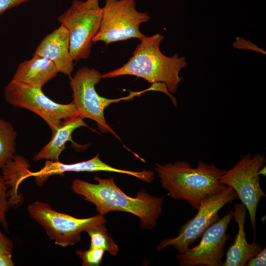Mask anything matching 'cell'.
I'll list each match as a JSON object with an SVG mask.
<instances>
[{"instance_id":"6da1fadb","label":"cell","mask_w":266,"mask_h":266,"mask_svg":"<svg viewBox=\"0 0 266 266\" xmlns=\"http://www.w3.org/2000/svg\"><path fill=\"white\" fill-rule=\"evenodd\" d=\"M97 183H91L81 179L73 180V192L93 203L97 212L103 215L111 211L130 213L139 219L140 228L154 229L163 209L164 198L153 196L142 189L135 197L128 196L116 184L113 177L93 178Z\"/></svg>"},{"instance_id":"7a4b0ae2","label":"cell","mask_w":266,"mask_h":266,"mask_svg":"<svg viewBox=\"0 0 266 266\" xmlns=\"http://www.w3.org/2000/svg\"><path fill=\"white\" fill-rule=\"evenodd\" d=\"M154 169L168 196L175 200L187 201L195 210L208 198L227 187L219 182L226 170L201 160L195 167L186 161L156 163Z\"/></svg>"},{"instance_id":"3957f363","label":"cell","mask_w":266,"mask_h":266,"mask_svg":"<svg viewBox=\"0 0 266 266\" xmlns=\"http://www.w3.org/2000/svg\"><path fill=\"white\" fill-rule=\"evenodd\" d=\"M164 38L160 33L144 35L128 62L119 68L102 74V78L133 75L151 83L164 84L169 93L175 94L182 80L179 73L188 64L185 57L177 53L167 57L161 52L160 44Z\"/></svg>"},{"instance_id":"277c9868","label":"cell","mask_w":266,"mask_h":266,"mask_svg":"<svg viewBox=\"0 0 266 266\" xmlns=\"http://www.w3.org/2000/svg\"><path fill=\"white\" fill-rule=\"evenodd\" d=\"M102 74L94 68L83 67L77 70L70 78L69 85L72 92V98L77 115L83 119H90L95 121L99 130L102 133H109L120 141V138L106 123L104 111L110 104L124 100H129L144 92L156 90L154 85L140 92H131L127 97L110 99L100 96L95 86L100 81Z\"/></svg>"},{"instance_id":"5b68a950","label":"cell","mask_w":266,"mask_h":266,"mask_svg":"<svg viewBox=\"0 0 266 266\" xmlns=\"http://www.w3.org/2000/svg\"><path fill=\"white\" fill-rule=\"evenodd\" d=\"M266 158L260 153L241 156L236 164L221 176L219 182L232 188L248 210L254 240H256V213L259 202L266 197L260 185L259 172L265 166Z\"/></svg>"},{"instance_id":"8992f818","label":"cell","mask_w":266,"mask_h":266,"mask_svg":"<svg viewBox=\"0 0 266 266\" xmlns=\"http://www.w3.org/2000/svg\"><path fill=\"white\" fill-rule=\"evenodd\" d=\"M28 211L31 218L44 228L50 239L62 247L75 245L81 241L83 232L107 222L101 214L77 218L56 211L50 204L39 201L29 204Z\"/></svg>"},{"instance_id":"52a82bcc","label":"cell","mask_w":266,"mask_h":266,"mask_svg":"<svg viewBox=\"0 0 266 266\" xmlns=\"http://www.w3.org/2000/svg\"><path fill=\"white\" fill-rule=\"evenodd\" d=\"M135 0H105L100 29L93 42L111 43L135 38L140 40L145 35L140 25L148 22L147 12L138 11Z\"/></svg>"},{"instance_id":"ba28073f","label":"cell","mask_w":266,"mask_h":266,"mask_svg":"<svg viewBox=\"0 0 266 266\" xmlns=\"http://www.w3.org/2000/svg\"><path fill=\"white\" fill-rule=\"evenodd\" d=\"M102 14V7L99 4L74 0L69 8L58 17L61 25L68 32L70 53L74 61L89 57Z\"/></svg>"},{"instance_id":"9c48e42d","label":"cell","mask_w":266,"mask_h":266,"mask_svg":"<svg viewBox=\"0 0 266 266\" xmlns=\"http://www.w3.org/2000/svg\"><path fill=\"white\" fill-rule=\"evenodd\" d=\"M4 98L12 106L36 114L48 124L52 133L63 121L77 115L73 102L61 104L47 97L42 88L19 85L10 81L4 89Z\"/></svg>"},{"instance_id":"30bf717a","label":"cell","mask_w":266,"mask_h":266,"mask_svg":"<svg viewBox=\"0 0 266 266\" xmlns=\"http://www.w3.org/2000/svg\"><path fill=\"white\" fill-rule=\"evenodd\" d=\"M236 199H238L236 193L229 186L210 197L202 203L196 215L180 228L177 235L162 240L156 247V250L159 251L172 246L179 254L183 253L193 242L201 237L210 226L220 219L219 211Z\"/></svg>"},{"instance_id":"8fae6325","label":"cell","mask_w":266,"mask_h":266,"mask_svg":"<svg viewBox=\"0 0 266 266\" xmlns=\"http://www.w3.org/2000/svg\"><path fill=\"white\" fill-rule=\"evenodd\" d=\"M233 217V211L230 210L205 231L197 245L179 253L176 257L179 265L223 266L224 248L230 237L226 232Z\"/></svg>"},{"instance_id":"7c38bea8","label":"cell","mask_w":266,"mask_h":266,"mask_svg":"<svg viewBox=\"0 0 266 266\" xmlns=\"http://www.w3.org/2000/svg\"><path fill=\"white\" fill-rule=\"evenodd\" d=\"M33 56L50 60L54 64L58 72L68 76H70L74 69V60L69 50V33L62 25L42 40Z\"/></svg>"},{"instance_id":"4fadbf2b","label":"cell","mask_w":266,"mask_h":266,"mask_svg":"<svg viewBox=\"0 0 266 266\" xmlns=\"http://www.w3.org/2000/svg\"><path fill=\"white\" fill-rule=\"evenodd\" d=\"M98 171L114 172L130 175L133 174V171L116 168L106 164L100 159L98 154L89 160L70 164H64L59 161L47 160L44 166L39 171L36 172L30 171L26 178L34 177L36 184L42 186L52 175H61L65 172L70 171L78 172Z\"/></svg>"},{"instance_id":"5bb4252c","label":"cell","mask_w":266,"mask_h":266,"mask_svg":"<svg viewBox=\"0 0 266 266\" xmlns=\"http://www.w3.org/2000/svg\"><path fill=\"white\" fill-rule=\"evenodd\" d=\"M233 217L238 225V232L233 244L229 247L223 266H244L262 249L256 240L247 242L244 230L247 209L242 203H235Z\"/></svg>"},{"instance_id":"9a60e30c","label":"cell","mask_w":266,"mask_h":266,"mask_svg":"<svg viewBox=\"0 0 266 266\" xmlns=\"http://www.w3.org/2000/svg\"><path fill=\"white\" fill-rule=\"evenodd\" d=\"M54 64L46 58L37 56L21 63L11 82L26 87L42 88L54 78L58 73Z\"/></svg>"},{"instance_id":"2e32d148","label":"cell","mask_w":266,"mask_h":266,"mask_svg":"<svg viewBox=\"0 0 266 266\" xmlns=\"http://www.w3.org/2000/svg\"><path fill=\"white\" fill-rule=\"evenodd\" d=\"M87 127L83 119L77 115L74 117L63 121L57 130L52 133L51 140L37 153L33 158L34 161L42 159L59 161L60 154L65 148L66 143L73 142L71 134L73 132L81 127Z\"/></svg>"},{"instance_id":"e0dca14e","label":"cell","mask_w":266,"mask_h":266,"mask_svg":"<svg viewBox=\"0 0 266 266\" xmlns=\"http://www.w3.org/2000/svg\"><path fill=\"white\" fill-rule=\"evenodd\" d=\"M30 164L28 160L19 155H14L1 168L2 176L8 187L9 205H16L21 201L18 194V187L26 179L29 172Z\"/></svg>"},{"instance_id":"ac0fdd59","label":"cell","mask_w":266,"mask_h":266,"mask_svg":"<svg viewBox=\"0 0 266 266\" xmlns=\"http://www.w3.org/2000/svg\"><path fill=\"white\" fill-rule=\"evenodd\" d=\"M16 136L17 133L12 125L0 119V168L15 155Z\"/></svg>"},{"instance_id":"d6986e66","label":"cell","mask_w":266,"mask_h":266,"mask_svg":"<svg viewBox=\"0 0 266 266\" xmlns=\"http://www.w3.org/2000/svg\"><path fill=\"white\" fill-rule=\"evenodd\" d=\"M86 232L90 237V248L101 249L113 256L117 255L118 246L108 233L105 224L90 228Z\"/></svg>"},{"instance_id":"ffe728a7","label":"cell","mask_w":266,"mask_h":266,"mask_svg":"<svg viewBox=\"0 0 266 266\" xmlns=\"http://www.w3.org/2000/svg\"><path fill=\"white\" fill-rule=\"evenodd\" d=\"M104 252L101 249L89 248L84 251L77 250L76 253L82 260V266H98L101 263Z\"/></svg>"},{"instance_id":"44dd1931","label":"cell","mask_w":266,"mask_h":266,"mask_svg":"<svg viewBox=\"0 0 266 266\" xmlns=\"http://www.w3.org/2000/svg\"><path fill=\"white\" fill-rule=\"evenodd\" d=\"M8 189L2 175L0 174V223L5 230L8 229L6 213L9 206Z\"/></svg>"},{"instance_id":"7402d4cb","label":"cell","mask_w":266,"mask_h":266,"mask_svg":"<svg viewBox=\"0 0 266 266\" xmlns=\"http://www.w3.org/2000/svg\"><path fill=\"white\" fill-rule=\"evenodd\" d=\"M246 266H266V249L263 248L254 257L246 263Z\"/></svg>"},{"instance_id":"603a6c76","label":"cell","mask_w":266,"mask_h":266,"mask_svg":"<svg viewBox=\"0 0 266 266\" xmlns=\"http://www.w3.org/2000/svg\"><path fill=\"white\" fill-rule=\"evenodd\" d=\"M13 250L12 241L0 231V254H11Z\"/></svg>"},{"instance_id":"cb8c5ba5","label":"cell","mask_w":266,"mask_h":266,"mask_svg":"<svg viewBox=\"0 0 266 266\" xmlns=\"http://www.w3.org/2000/svg\"><path fill=\"white\" fill-rule=\"evenodd\" d=\"M29 0H0V16L6 11Z\"/></svg>"},{"instance_id":"d4e9b609","label":"cell","mask_w":266,"mask_h":266,"mask_svg":"<svg viewBox=\"0 0 266 266\" xmlns=\"http://www.w3.org/2000/svg\"><path fill=\"white\" fill-rule=\"evenodd\" d=\"M14 266V263L12 261L11 254H0V266Z\"/></svg>"},{"instance_id":"484cf974","label":"cell","mask_w":266,"mask_h":266,"mask_svg":"<svg viewBox=\"0 0 266 266\" xmlns=\"http://www.w3.org/2000/svg\"><path fill=\"white\" fill-rule=\"evenodd\" d=\"M86 1L90 3L99 4V0H87Z\"/></svg>"}]
</instances>
